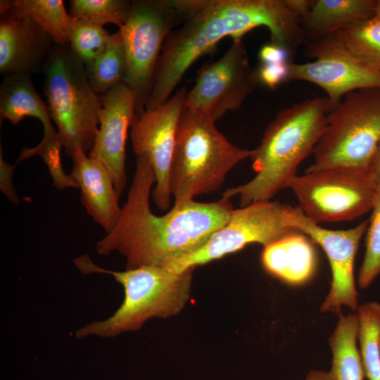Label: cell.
<instances>
[{
    "label": "cell",
    "mask_w": 380,
    "mask_h": 380,
    "mask_svg": "<svg viewBox=\"0 0 380 380\" xmlns=\"http://www.w3.org/2000/svg\"><path fill=\"white\" fill-rule=\"evenodd\" d=\"M305 380H333L329 372L313 370L308 373Z\"/></svg>",
    "instance_id": "obj_35"
},
{
    "label": "cell",
    "mask_w": 380,
    "mask_h": 380,
    "mask_svg": "<svg viewBox=\"0 0 380 380\" xmlns=\"http://www.w3.org/2000/svg\"><path fill=\"white\" fill-rule=\"evenodd\" d=\"M258 58L261 63H286L291 62L293 57L284 47L270 42L260 49Z\"/></svg>",
    "instance_id": "obj_32"
},
{
    "label": "cell",
    "mask_w": 380,
    "mask_h": 380,
    "mask_svg": "<svg viewBox=\"0 0 380 380\" xmlns=\"http://www.w3.org/2000/svg\"><path fill=\"white\" fill-rule=\"evenodd\" d=\"M380 141V88L348 94L327 116L305 172L348 167L367 171Z\"/></svg>",
    "instance_id": "obj_7"
},
{
    "label": "cell",
    "mask_w": 380,
    "mask_h": 380,
    "mask_svg": "<svg viewBox=\"0 0 380 380\" xmlns=\"http://www.w3.org/2000/svg\"><path fill=\"white\" fill-rule=\"evenodd\" d=\"M379 347H380V341H379Z\"/></svg>",
    "instance_id": "obj_37"
},
{
    "label": "cell",
    "mask_w": 380,
    "mask_h": 380,
    "mask_svg": "<svg viewBox=\"0 0 380 380\" xmlns=\"http://www.w3.org/2000/svg\"><path fill=\"white\" fill-rule=\"evenodd\" d=\"M186 94L187 88L182 87L163 105L137 115L130 127L134 152L146 155L151 163L156 178L153 201L162 210L170 204V171Z\"/></svg>",
    "instance_id": "obj_14"
},
{
    "label": "cell",
    "mask_w": 380,
    "mask_h": 380,
    "mask_svg": "<svg viewBox=\"0 0 380 380\" xmlns=\"http://www.w3.org/2000/svg\"><path fill=\"white\" fill-rule=\"evenodd\" d=\"M25 117L37 118L42 122V138L58 134L51 123L48 106L35 90L31 75L19 72L4 76L0 85L1 122L8 120L17 125Z\"/></svg>",
    "instance_id": "obj_19"
},
{
    "label": "cell",
    "mask_w": 380,
    "mask_h": 380,
    "mask_svg": "<svg viewBox=\"0 0 380 380\" xmlns=\"http://www.w3.org/2000/svg\"><path fill=\"white\" fill-rule=\"evenodd\" d=\"M11 9L34 21L54 44L70 46V16L61 0H1L0 11Z\"/></svg>",
    "instance_id": "obj_22"
},
{
    "label": "cell",
    "mask_w": 380,
    "mask_h": 380,
    "mask_svg": "<svg viewBox=\"0 0 380 380\" xmlns=\"http://www.w3.org/2000/svg\"><path fill=\"white\" fill-rule=\"evenodd\" d=\"M83 274L112 276L124 289L120 306L109 317L80 327L75 336L111 338L139 329L153 317L166 318L178 314L190 296L192 272H173L161 265H146L114 271L94 263L87 254L73 260Z\"/></svg>",
    "instance_id": "obj_4"
},
{
    "label": "cell",
    "mask_w": 380,
    "mask_h": 380,
    "mask_svg": "<svg viewBox=\"0 0 380 380\" xmlns=\"http://www.w3.org/2000/svg\"><path fill=\"white\" fill-rule=\"evenodd\" d=\"M155 182L148 156H137L135 172L119 220L96 243L100 255L115 251L121 254L126 269L163 266L196 251L227 222L234 210L230 199L222 197L212 203L191 201L156 215L149 202Z\"/></svg>",
    "instance_id": "obj_2"
},
{
    "label": "cell",
    "mask_w": 380,
    "mask_h": 380,
    "mask_svg": "<svg viewBox=\"0 0 380 380\" xmlns=\"http://www.w3.org/2000/svg\"><path fill=\"white\" fill-rule=\"evenodd\" d=\"M62 148L63 146L59 135L50 139H42L37 146L22 149L15 166L31 157L39 156L46 165L53 184L58 190L69 187L78 189L74 179L70 175L65 174L63 169L61 156Z\"/></svg>",
    "instance_id": "obj_28"
},
{
    "label": "cell",
    "mask_w": 380,
    "mask_h": 380,
    "mask_svg": "<svg viewBox=\"0 0 380 380\" xmlns=\"http://www.w3.org/2000/svg\"><path fill=\"white\" fill-rule=\"evenodd\" d=\"M85 68L92 89L99 96L124 82L127 55L122 36L119 30L110 34L103 52Z\"/></svg>",
    "instance_id": "obj_23"
},
{
    "label": "cell",
    "mask_w": 380,
    "mask_h": 380,
    "mask_svg": "<svg viewBox=\"0 0 380 380\" xmlns=\"http://www.w3.org/2000/svg\"><path fill=\"white\" fill-rule=\"evenodd\" d=\"M0 72H42L54 46L51 37L30 18L0 11Z\"/></svg>",
    "instance_id": "obj_16"
},
{
    "label": "cell",
    "mask_w": 380,
    "mask_h": 380,
    "mask_svg": "<svg viewBox=\"0 0 380 380\" xmlns=\"http://www.w3.org/2000/svg\"><path fill=\"white\" fill-rule=\"evenodd\" d=\"M289 8L300 19L301 22L308 15L314 0H285Z\"/></svg>",
    "instance_id": "obj_34"
},
{
    "label": "cell",
    "mask_w": 380,
    "mask_h": 380,
    "mask_svg": "<svg viewBox=\"0 0 380 380\" xmlns=\"http://www.w3.org/2000/svg\"><path fill=\"white\" fill-rule=\"evenodd\" d=\"M132 4L128 0H71L70 18L103 26L113 23L120 29L127 21Z\"/></svg>",
    "instance_id": "obj_26"
},
{
    "label": "cell",
    "mask_w": 380,
    "mask_h": 380,
    "mask_svg": "<svg viewBox=\"0 0 380 380\" xmlns=\"http://www.w3.org/2000/svg\"><path fill=\"white\" fill-rule=\"evenodd\" d=\"M374 16L380 18V0H376Z\"/></svg>",
    "instance_id": "obj_36"
},
{
    "label": "cell",
    "mask_w": 380,
    "mask_h": 380,
    "mask_svg": "<svg viewBox=\"0 0 380 380\" xmlns=\"http://www.w3.org/2000/svg\"><path fill=\"white\" fill-rule=\"evenodd\" d=\"M329 113L327 97L307 99L279 110L264 131L252 156L255 175L248 182L229 188L222 197L238 196L241 207L253 202L271 200L288 188L297 175L299 164L318 142Z\"/></svg>",
    "instance_id": "obj_3"
},
{
    "label": "cell",
    "mask_w": 380,
    "mask_h": 380,
    "mask_svg": "<svg viewBox=\"0 0 380 380\" xmlns=\"http://www.w3.org/2000/svg\"><path fill=\"white\" fill-rule=\"evenodd\" d=\"M289 63H261L257 69L259 83L274 90L282 82H288Z\"/></svg>",
    "instance_id": "obj_30"
},
{
    "label": "cell",
    "mask_w": 380,
    "mask_h": 380,
    "mask_svg": "<svg viewBox=\"0 0 380 380\" xmlns=\"http://www.w3.org/2000/svg\"><path fill=\"white\" fill-rule=\"evenodd\" d=\"M101 98L99 130L88 156L105 165L120 196L127 181L125 145L128 129L137 116L136 98L123 82L101 95Z\"/></svg>",
    "instance_id": "obj_15"
},
{
    "label": "cell",
    "mask_w": 380,
    "mask_h": 380,
    "mask_svg": "<svg viewBox=\"0 0 380 380\" xmlns=\"http://www.w3.org/2000/svg\"><path fill=\"white\" fill-rule=\"evenodd\" d=\"M303 54L312 62L289 63L288 82L312 83L327 93L329 112L349 93L380 88V72L353 56L333 34L304 44Z\"/></svg>",
    "instance_id": "obj_12"
},
{
    "label": "cell",
    "mask_w": 380,
    "mask_h": 380,
    "mask_svg": "<svg viewBox=\"0 0 380 380\" xmlns=\"http://www.w3.org/2000/svg\"><path fill=\"white\" fill-rule=\"evenodd\" d=\"M286 219L290 226L299 229L319 244L328 258L331 282L321 310L338 313L342 306L355 310L357 301L354 277L355 259L369 220L348 229H328L310 220L300 208L290 205L286 212Z\"/></svg>",
    "instance_id": "obj_13"
},
{
    "label": "cell",
    "mask_w": 380,
    "mask_h": 380,
    "mask_svg": "<svg viewBox=\"0 0 380 380\" xmlns=\"http://www.w3.org/2000/svg\"><path fill=\"white\" fill-rule=\"evenodd\" d=\"M15 165L6 162L2 155L1 148L0 155V189L6 198L14 204L20 203V198L13 184V170Z\"/></svg>",
    "instance_id": "obj_31"
},
{
    "label": "cell",
    "mask_w": 380,
    "mask_h": 380,
    "mask_svg": "<svg viewBox=\"0 0 380 380\" xmlns=\"http://www.w3.org/2000/svg\"><path fill=\"white\" fill-rule=\"evenodd\" d=\"M287 205L259 201L233 210L227 222L201 247L171 260L163 267L180 273L238 251L252 243L266 247L300 230L286 219Z\"/></svg>",
    "instance_id": "obj_10"
},
{
    "label": "cell",
    "mask_w": 380,
    "mask_h": 380,
    "mask_svg": "<svg viewBox=\"0 0 380 380\" xmlns=\"http://www.w3.org/2000/svg\"><path fill=\"white\" fill-rule=\"evenodd\" d=\"M376 0H315L302 21L306 42L333 34L375 15Z\"/></svg>",
    "instance_id": "obj_20"
},
{
    "label": "cell",
    "mask_w": 380,
    "mask_h": 380,
    "mask_svg": "<svg viewBox=\"0 0 380 380\" xmlns=\"http://www.w3.org/2000/svg\"><path fill=\"white\" fill-rule=\"evenodd\" d=\"M43 89L65 153H89L99 126L101 98L92 89L85 65L70 46L54 44L44 66Z\"/></svg>",
    "instance_id": "obj_6"
},
{
    "label": "cell",
    "mask_w": 380,
    "mask_h": 380,
    "mask_svg": "<svg viewBox=\"0 0 380 380\" xmlns=\"http://www.w3.org/2000/svg\"><path fill=\"white\" fill-rule=\"evenodd\" d=\"M360 354L368 380H380V303H367L358 308Z\"/></svg>",
    "instance_id": "obj_25"
},
{
    "label": "cell",
    "mask_w": 380,
    "mask_h": 380,
    "mask_svg": "<svg viewBox=\"0 0 380 380\" xmlns=\"http://www.w3.org/2000/svg\"><path fill=\"white\" fill-rule=\"evenodd\" d=\"M355 58L380 72V18L373 16L334 34Z\"/></svg>",
    "instance_id": "obj_24"
},
{
    "label": "cell",
    "mask_w": 380,
    "mask_h": 380,
    "mask_svg": "<svg viewBox=\"0 0 380 380\" xmlns=\"http://www.w3.org/2000/svg\"><path fill=\"white\" fill-rule=\"evenodd\" d=\"M217 61L206 63L187 92L184 107L216 122L227 111L239 109L259 83L251 67L243 38H235Z\"/></svg>",
    "instance_id": "obj_11"
},
{
    "label": "cell",
    "mask_w": 380,
    "mask_h": 380,
    "mask_svg": "<svg viewBox=\"0 0 380 380\" xmlns=\"http://www.w3.org/2000/svg\"><path fill=\"white\" fill-rule=\"evenodd\" d=\"M312 241L300 231L288 235L264 248L262 264L269 273L287 283H304L316 268Z\"/></svg>",
    "instance_id": "obj_18"
},
{
    "label": "cell",
    "mask_w": 380,
    "mask_h": 380,
    "mask_svg": "<svg viewBox=\"0 0 380 380\" xmlns=\"http://www.w3.org/2000/svg\"><path fill=\"white\" fill-rule=\"evenodd\" d=\"M359 321L357 314H340L336 327L329 338L332 352L333 380H363L365 372L357 347Z\"/></svg>",
    "instance_id": "obj_21"
},
{
    "label": "cell",
    "mask_w": 380,
    "mask_h": 380,
    "mask_svg": "<svg viewBox=\"0 0 380 380\" xmlns=\"http://www.w3.org/2000/svg\"><path fill=\"white\" fill-rule=\"evenodd\" d=\"M366 231L365 252L358 274L359 286L367 287L380 275V194L377 195Z\"/></svg>",
    "instance_id": "obj_29"
},
{
    "label": "cell",
    "mask_w": 380,
    "mask_h": 380,
    "mask_svg": "<svg viewBox=\"0 0 380 380\" xmlns=\"http://www.w3.org/2000/svg\"><path fill=\"white\" fill-rule=\"evenodd\" d=\"M253 152L233 145L217 129L215 122L184 107L170 171L173 207L219 190L228 172Z\"/></svg>",
    "instance_id": "obj_5"
},
{
    "label": "cell",
    "mask_w": 380,
    "mask_h": 380,
    "mask_svg": "<svg viewBox=\"0 0 380 380\" xmlns=\"http://www.w3.org/2000/svg\"><path fill=\"white\" fill-rule=\"evenodd\" d=\"M368 172L376 188L377 195L380 194V141L372 158Z\"/></svg>",
    "instance_id": "obj_33"
},
{
    "label": "cell",
    "mask_w": 380,
    "mask_h": 380,
    "mask_svg": "<svg viewBox=\"0 0 380 380\" xmlns=\"http://www.w3.org/2000/svg\"><path fill=\"white\" fill-rule=\"evenodd\" d=\"M312 222L352 220L372 210L377 192L369 172L332 167L296 175L288 184Z\"/></svg>",
    "instance_id": "obj_9"
},
{
    "label": "cell",
    "mask_w": 380,
    "mask_h": 380,
    "mask_svg": "<svg viewBox=\"0 0 380 380\" xmlns=\"http://www.w3.org/2000/svg\"><path fill=\"white\" fill-rule=\"evenodd\" d=\"M70 177L80 190L81 202L88 215L108 233L118 222L122 208L112 177L100 161L76 148Z\"/></svg>",
    "instance_id": "obj_17"
},
{
    "label": "cell",
    "mask_w": 380,
    "mask_h": 380,
    "mask_svg": "<svg viewBox=\"0 0 380 380\" xmlns=\"http://www.w3.org/2000/svg\"><path fill=\"white\" fill-rule=\"evenodd\" d=\"M183 21L174 0L132 1L129 17L119 30L127 55L123 83L134 92L137 116L145 110L164 42L173 28Z\"/></svg>",
    "instance_id": "obj_8"
},
{
    "label": "cell",
    "mask_w": 380,
    "mask_h": 380,
    "mask_svg": "<svg viewBox=\"0 0 380 380\" xmlns=\"http://www.w3.org/2000/svg\"><path fill=\"white\" fill-rule=\"evenodd\" d=\"M183 25L167 37L157 61L145 110L165 103L187 70L226 37L243 38L258 27L293 56L305 42L300 19L285 0H175Z\"/></svg>",
    "instance_id": "obj_1"
},
{
    "label": "cell",
    "mask_w": 380,
    "mask_h": 380,
    "mask_svg": "<svg viewBox=\"0 0 380 380\" xmlns=\"http://www.w3.org/2000/svg\"><path fill=\"white\" fill-rule=\"evenodd\" d=\"M110 34L102 26L70 18V48L85 67L103 52Z\"/></svg>",
    "instance_id": "obj_27"
}]
</instances>
